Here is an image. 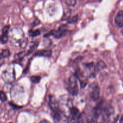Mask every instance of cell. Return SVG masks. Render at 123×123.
<instances>
[{
    "label": "cell",
    "instance_id": "30bf717a",
    "mask_svg": "<svg viewBox=\"0 0 123 123\" xmlns=\"http://www.w3.org/2000/svg\"><path fill=\"white\" fill-rule=\"evenodd\" d=\"M70 115L76 117V118H78L79 115V111L78 109L75 107H72L70 109Z\"/></svg>",
    "mask_w": 123,
    "mask_h": 123
},
{
    "label": "cell",
    "instance_id": "2e32d148",
    "mask_svg": "<svg viewBox=\"0 0 123 123\" xmlns=\"http://www.w3.org/2000/svg\"><path fill=\"white\" fill-rule=\"evenodd\" d=\"M66 3L68 6H71V7H73L76 4V0H66Z\"/></svg>",
    "mask_w": 123,
    "mask_h": 123
},
{
    "label": "cell",
    "instance_id": "8992f818",
    "mask_svg": "<svg viewBox=\"0 0 123 123\" xmlns=\"http://www.w3.org/2000/svg\"><path fill=\"white\" fill-rule=\"evenodd\" d=\"M34 55L50 57L52 55V51L50 50H48V49H41V50H38L36 51Z\"/></svg>",
    "mask_w": 123,
    "mask_h": 123
},
{
    "label": "cell",
    "instance_id": "ac0fdd59",
    "mask_svg": "<svg viewBox=\"0 0 123 123\" xmlns=\"http://www.w3.org/2000/svg\"><path fill=\"white\" fill-rule=\"evenodd\" d=\"M10 104L11 106H12L13 107H14V108L19 109V108H21V107H22L21 106H17L16 104H15L12 103V102H10Z\"/></svg>",
    "mask_w": 123,
    "mask_h": 123
},
{
    "label": "cell",
    "instance_id": "44dd1931",
    "mask_svg": "<svg viewBox=\"0 0 123 123\" xmlns=\"http://www.w3.org/2000/svg\"><path fill=\"white\" fill-rule=\"evenodd\" d=\"M40 123H50L48 121H42Z\"/></svg>",
    "mask_w": 123,
    "mask_h": 123
},
{
    "label": "cell",
    "instance_id": "ffe728a7",
    "mask_svg": "<svg viewBox=\"0 0 123 123\" xmlns=\"http://www.w3.org/2000/svg\"><path fill=\"white\" fill-rule=\"evenodd\" d=\"M120 123H123V116H121V119H120Z\"/></svg>",
    "mask_w": 123,
    "mask_h": 123
},
{
    "label": "cell",
    "instance_id": "9a60e30c",
    "mask_svg": "<svg viewBox=\"0 0 123 123\" xmlns=\"http://www.w3.org/2000/svg\"><path fill=\"white\" fill-rule=\"evenodd\" d=\"M0 100L2 102H4L7 100V96L3 90H0Z\"/></svg>",
    "mask_w": 123,
    "mask_h": 123
},
{
    "label": "cell",
    "instance_id": "8fae6325",
    "mask_svg": "<svg viewBox=\"0 0 123 123\" xmlns=\"http://www.w3.org/2000/svg\"><path fill=\"white\" fill-rule=\"evenodd\" d=\"M38 45V42H33L31 45H30V48H29L28 51V53H26V54H30L36 49V48L37 47V46Z\"/></svg>",
    "mask_w": 123,
    "mask_h": 123
},
{
    "label": "cell",
    "instance_id": "ba28073f",
    "mask_svg": "<svg viewBox=\"0 0 123 123\" xmlns=\"http://www.w3.org/2000/svg\"><path fill=\"white\" fill-rule=\"evenodd\" d=\"M90 121H91L89 120L86 113H85L84 112H83L79 115L78 119V123H90Z\"/></svg>",
    "mask_w": 123,
    "mask_h": 123
},
{
    "label": "cell",
    "instance_id": "5b68a950",
    "mask_svg": "<svg viewBox=\"0 0 123 123\" xmlns=\"http://www.w3.org/2000/svg\"><path fill=\"white\" fill-rule=\"evenodd\" d=\"M115 24L120 27H123V10H121L117 13L115 19Z\"/></svg>",
    "mask_w": 123,
    "mask_h": 123
},
{
    "label": "cell",
    "instance_id": "cb8c5ba5",
    "mask_svg": "<svg viewBox=\"0 0 123 123\" xmlns=\"http://www.w3.org/2000/svg\"><path fill=\"white\" fill-rule=\"evenodd\" d=\"M1 59V57H0V59Z\"/></svg>",
    "mask_w": 123,
    "mask_h": 123
},
{
    "label": "cell",
    "instance_id": "6da1fadb",
    "mask_svg": "<svg viewBox=\"0 0 123 123\" xmlns=\"http://www.w3.org/2000/svg\"><path fill=\"white\" fill-rule=\"evenodd\" d=\"M68 90L70 93L74 96L76 95L79 91L77 77L74 75L70 76L68 80Z\"/></svg>",
    "mask_w": 123,
    "mask_h": 123
},
{
    "label": "cell",
    "instance_id": "52a82bcc",
    "mask_svg": "<svg viewBox=\"0 0 123 123\" xmlns=\"http://www.w3.org/2000/svg\"><path fill=\"white\" fill-rule=\"evenodd\" d=\"M100 88L98 86H96L92 90L91 94V97L94 101H97L100 97Z\"/></svg>",
    "mask_w": 123,
    "mask_h": 123
},
{
    "label": "cell",
    "instance_id": "7402d4cb",
    "mask_svg": "<svg viewBox=\"0 0 123 123\" xmlns=\"http://www.w3.org/2000/svg\"><path fill=\"white\" fill-rule=\"evenodd\" d=\"M121 33H122V34H123V30H122V31H121Z\"/></svg>",
    "mask_w": 123,
    "mask_h": 123
},
{
    "label": "cell",
    "instance_id": "9c48e42d",
    "mask_svg": "<svg viewBox=\"0 0 123 123\" xmlns=\"http://www.w3.org/2000/svg\"><path fill=\"white\" fill-rule=\"evenodd\" d=\"M106 68V65L105 63L100 60V61H98L96 64V66H95V71L98 72V71H100L101 70L103 69Z\"/></svg>",
    "mask_w": 123,
    "mask_h": 123
},
{
    "label": "cell",
    "instance_id": "7a4b0ae2",
    "mask_svg": "<svg viewBox=\"0 0 123 123\" xmlns=\"http://www.w3.org/2000/svg\"><path fill=\"white\" fill-rule=\"evenodd\" d=\"M49 106L52 110L53 112H60V106L56 98L53 95H50L49 98Z\"/></svg>",
    "mask_w": 123,
    "mask_h": 123
},
{
    "label": "cell",
    "instance_id": "7c38bea8",
    "mask_svg": "<svg viewBox=\"0 0 123 123\" xmlns=\"http://www.w3.org/2000/svg\"><path fill=\"white\" fill-rule=\"evenodd\" d=\"M10 55V52L8 49H4L2 51V52L0 54V57L1 58H5V57H8Z\"/></svg>",
    "mask_w": 123,
    "mask_h": 123
},
{
    "label": "cell",
    "instance_id": "603a6c76",
    "mask_svg": "<svg viewBox=\"0 0 123 123\" xmlns=\"http://www.w3.org/2000/svg\"><path fill=\"white\" fill-rule=\"evenodd\" d=\"M105 123V122H103V123Z\"/></svg>",
    "mask_w": 123,
    "mask_h": 123
},
{
    "label": "cell",
    "instance_id": "277c9868",
    "mask_svg": "<svg viewBox=\"0 0 123 123\" xmlns=\"http://www.w3.org/2000/svg\"><path fill=\"white\" fill-rule=\"evenodd\" d=\"M66 30L65 28H63L62 27H60V28L58 29L56 31H55V30H52V35L54 36L55 38H60V37H62L63 36H64L66 34Z\"/></svg>",
    "mask_w": 123,
    "mask_h": 123
},
{
    "label": "cell",
    "instance_id": "3957f363",
    "mask_svg": "<svg viewBox=\"0 0 123 123\" xmlns=\"http://www.w3.org/2000/svg\"><path fill=\"white\" fill-rule=\"evenodd\" d=\"M10 27L6 25L3 28L2 31V34L0 36V42L2 44L6 43L8 41V33Z\"/></svg>",
    "mask_w": 123,
    "mask_h": 123
},
{
    "label": "cell",
    "instance_id": "d6986e66",
    "mask_svg": "<svg viewBox=\"0 0 123 123\" xmlns=\"http://www.w3.org/2000/svg\"><path fill=\"white\" fill-rule=\"evenodd\" d=\"M90 123H97L95 119H92V120H91V121H90Z\"/></svg>",
    "mask_w": 123,
    "mask_h": 123
},
{
    "label": "cell",
    "instance_id": "5bb4252c",
    "mask_svg": "<svg viewBox=\"0 0 123 123\" xmlns=\"http://www.w3.org/2000/svg\"><path fill=\"white\" fill-rule=\"evenodd\" d=\"M31 81L34 83H38L40 82L41 80V77H40L39 75H33L31 76Z\"/></svg>",
    "mask_w": 123,
    "mask_h": 123
},
{
    "label": "cell",
    "instance_id": "4fadbf2b",
    "mask_svg": "<svg viewBox=\"0 0 123 123\" xmlns=\"http://www.w3.org/2000/svg\"><path fill=\"white\" fill-rule=\"evenodd\" d=\"M29 34L31 37H36V36H37L40 34V31L39 30H31L29 31Z\"/></svg>",
    "mask_w": 123,
    "mask_h": 123
},
{
    "label": "cell",
    "instance_id": "e0dca14e",
    "mask_svg": "<svg viewBox=\"0 0 123 123\" xmlns=\"http://www.w3.org/2000/svg\"><path fill=\"white\" fill-rule=\"evenodd\" d=\"M78 16H73V18H70V19L68 20V23H70V24H71V23H72V24L76 23L77 21H78Z\"/></svg>",
    "mask_w": 123,
    "mask_h": 123
}]
</instances>
